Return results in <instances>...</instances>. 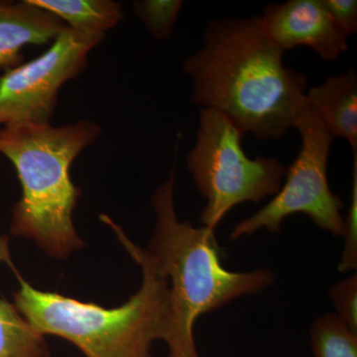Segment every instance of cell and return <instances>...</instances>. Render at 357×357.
<instances>
[{
    "mask_svg": "<svg viewBox=\"0 0 357 357\" xmlns=\"http://www.w3.org/2000/svg\"><path fill=\"white\" fill-rule=\"evenodd\" d=\"M296 129L302 137V147L286 170L285 184L264 208L237 223L230 234L231 241L262 229L278 234L284 220L295 213L307 215L319 229L333 236H342L344 220L340 211L344 202L331 191L328 181V160L333 137L311 107L300 117Z\"/></svg>",
    "mask_w": 357,
    "mask_h": 357,
    "instance_id": "8992f818",
    "label": "cell"
},
{
    "mask_svg": "<svg viewBox=\"0 0 357 357\" xmlns=\"http://www.w3.org/2000/svg\"><path fill=\"white\" fill-rule=\"evenodd\" d=\"M66 27L54 14L29 0L0 1V70L20 65L25 46L51 44Z\"/></svg>",
    "mask_w": 357,
    "mask_h": 357,
    "instance_id": "9c48e42d",
    "label": "cell"
},
{
    "mask_svg": "<svg viewBox=\"0 0 357 357\" xmlns=\"http://www.w3.org/2000/svg\"><path fill=\"white\" fill-rule=\"evenodd\" d=\"M243 135L217 110L199 112L197 142L188 156V168L206 199L199 220L211 230L234 206L258 204L280 191L287 169L271 157L249 158L241 145Z\"/></svg>",
    "mask_w": 357,
    "mask_h": 357,
    "instance_id": "5b68a950",
    "label": "cell"
},
{
    "mask_svg": "<svg viewBox=\"0 0 357 357\" xmlns=\"http://www.w3.org/2000/svg\"><path fill=\"white\" fill-rule=\"evenodd\" d=\"M63 21L67 27L89 36L105 37L121 22L123 11L112 0H29Z\"/></svg>",
    "mask_w": 357,
    "mask_h": 357,
    "instance_id": "8fae6325",
    "label": "cell"
},
{
    "mask_svg": "<svg viewBox=\"0 0 357 357\" xmlns=\"http://www.w3.org/2000/svg\"><path fill=\"white\" fill-rule=\"evenodd\" d=\"M102 37L66 27L39 57L0 76V124L50 122L58 93L88 65V56Z\"/></svg>",
    "mask_w": 357,
    "mask_h": 357,
    "instance_id": "52a82bcc",
    "label": "cell"
},
{
    "mask_svg": "<svg viewBox=\"0 0 357 357\" xmlns=\"http://www.w3.org/2000/svg\"><path fill=\"white\" fill-rule=\"evenodd\" d=\"M174 182L172 170L154 192L156 225L145 253L168 284L165 342L170 357H199L192 333L199 317L241 296L261 292L273 283L274 275L266 269L246 273L225 269L213 230L178 220Z\"/></svg>",
    "mask_w": 357,
    "mask_h": 357,
    "instance_id": "7a4b0ae2",
    "label": "cell"
},
{
    "mask_svg": "<svg viewBox=\"0 0 357 357\" xmlns=\"http://www.w3.org/2000/svg\"><path fill=\"white\" fill-rule=\"evenodd\" d=\"M100 133V126L89 121L58 128L20 122L0 129V153L15 167L22 187L13 210L14 236L34 239L56 257L82 245L72 220L79 192L70 169Z\"/></svg>",
    "mask_w": 357,
    "mask_h": 357,
    "instance_id": "3957f363",
    "label": "cell"
},
{
    "mask_svg": "<svg viewBox=\"0 0 357 357\" xmlns=\"http://www.w3.org/2000/svg\"><path fill=\"white\" fill-rule=\"evenodd\" d=\"M324 3L345 36L357 32L356 0H324Z\"/></svg>",
    "mask_w": 357,
    "mask_h": 357,
    "instance_id": "e0dca14e",
    "label": "cell"
},
{
    "mask_svg": "<svg viewBox=\"0 0 357 357\" xmlns=\"http://www.w3.org/2000/svg\"><path fill=\"white\" fill-rule=\"evenodd\" d=\"M0 357H47L43 335L6 300H0Z\"/></svg>",
    "mask_w": 357,
    "mask_h": 357,
    "instance_id": "7c38bea8",
    "label": "cell"
},
{
    "mask_svg": "<svg viewBox=\"0 0 357 357\" xmlns=\"http://www.w3.org/2000/svg\"><path fill=\"white\" fill-rule=\"evenodd\" d=\"M310 107L319 115L333 138L340 136L357 154V74L349 70L331 76L307 93Z\"/></svg>",
    "mask_w": 357,
    "mask_h": 357,
    "instance_id": "30bf717a",
    "label": "cell"
},
{
    "mask_svg": "<svg viewBox=\"0 0 357 357\" xmlns=\"http://www.w3.org/2000/svg\"><path fill=\"white\" fill-rule=\"evenodd\" d=\"M284 53L260 14L211 20L201 48L183 64L192 102L220 112L243 134L281 139L310 107L306 77L284 65Z\"/></svg>",
    "mask_w": 357,
    "mask_h": 357,
    "instance_id": "6da1fadb",
    "label": "cell"
},
{
    "mask_svg": "<svg viewBox=\"0 0 357 357\" xmlns=\"http://www.w3.org/2000/svg\"><path fill=\"white\" fill-rule=\"evenodd\" d=\"M338 318L349 326L352 332L357 333V276L340 281L330 290Z\"/></svg>",
    "mask_w": 357,
    "mask_h": 357,
    "instance_id": "2e32d148",
    "label": "cell"
},
{
    "mask_svg": "<svg viewBox=\"0 0 357 357\" xmlns=\"http://www.w3.org/2000/svg\"><path fill=\"white\" fill-rule=\"evenodd\" d=\"M143 271L140 290L119 307L107 309L33 288L18 276L16 309L40 335H58L86 357H152L156 340L168 331V284L144 250L134 245L121 227L105 218Z\"/></svg>",
    "mask_w": 357,
    "mask_h": 357,
    "instance_id": "277c9868",
    "label": "cell"
},
{
    "mask_svg": "<svg viewBox=\"0 0 357 357\" xmlns=\"http://www.w3.org/2000/svg\"><path fill=\"white\" fill-rule=\"evenodd\" d=\"M183 6L181 0H142L133 3V13L150 34L158 40L172 34Z\"/></svg>",
    "mask_w": 357,
    "mask_h": 357,
    "instance_id": "5bb4252c",
    "label": "cell"
},
{
    "mask_svg": "<svg viewBox=\"0 0 357 357\" xmlns=\"http://www.w3.org/2000/svg\"><path fill=\"white\" fill-rule=\"evenodd\" d=\"M263 28L284 52L307 46L325 61H335L349 50L347 37L335 24L324 0H288L268 4Z\"/></svg>",
    "mask_w": 357,
    "mask_h": 357,
    "instance_id": "ba28073f",
    "label": "cell"
},
{
    "mask_svg": "<svg viewBox=\"0 0 357 357\" xmlns=\"http://www.w3.org/2000/svg\"><path fill=\"white\" fill-rule=\"evenodd\" d=\"M311 344L314 357H357V333L335 314L319 317L314 321Z\"/></svg>",
    "mask_w": 357,
    "mask_h": 357,
    "instance_id": "4fadbf2b",
    "label": "cell"
},
{
    "mask_svg": "<svg viewBox=\"0 0 357 357\" xmlns=\"http://www.w3.org/2000/svg\"><path fill=\"white\" fill-rule=\"evenodd\" d=\"M342 236L344 237V249L338 270L347 272L357 267V154H354L351 199L344 220Z\"/></svg>",
    "mask_w": 357,
    "mask_h": 357,
    "instance_id": "9a60e30c",
    "label": "cell"
}]
</instances>
